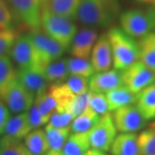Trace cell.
<instances>
[{
    "mask_svg": "<svg viewBox=\"0 0 155 155\" xmlns=\"http://www.w3.org/2000/svg\"><path fill=\"white\" fill-rule=\"evenodd\" d=\"M120 14L119 0H81L76 18L85 25L107 27Z\"/></svg>",
    "mask_w": 155,
    "mask_h": 155,
    "instance_id": "1",
    "label": "cell"
},
{
    "mask_svg": "<svg viewBox=\"0 0 155 155\" xmlns=\"http://www.w3.org/2000/svg\"><path fill=\"white\" fill-rule=\"evenodd\" d=\"M112 53L113 66L116 70L123 71L137 62L140 56L138 42L121 28H112L107 33Z\"/></svg>",
    "mask_w": 155,
    "mask_h": 155,
    "instance_id": "2",
    "label": "cell"
},
{
    "mask_svg": "<svg viewBox=\"0 0 155 155\" xmlns=\"http://www.w3.org/2000/svg\"><path fill=\"white\" fill-rule=\"evenodd\" d=\"M41 26L45 33L57 41L66 49L71 46L77 32V27L72 20L42 7H41Z\"/></svg>",
    "mask_w": 155,
    "mask_h": 155,
    "instance_id": "3",
    "label": "cell"
},
{
    "mask_svg": "<svg viewBox=\"0 0 155 155\" xmlns=\"http://www.w3.org/2000/svg\"><path fill=\"white\" fill-rule=\"evenodd\" d=\"M119 20L121 29L134 39H141L155 28L154 11L153 10H127L120 14Z\"/></svg>",
    "mask_w": 155,
    "mask_h": 155,
    "instance_id": "4",
    "label": "cell"
},
{
    "mask_svg": "<svg viewBox=\"0 0 155 155\" xmlns=\"http://www.w3.org/2000/svg\"><path fill=\"white\" fill-rule=\"evenodd\" d=\"M37 52L40 66L44 68L52 61L61 59L66 48L45 32L33 30L27 35Z\"/></svg>",
    "mask_w": 155,
    "mask_h": 155,
    "instance_id": "5",
    "label": "cell"
},
{
    "mask_svg": "<svg viewBox=\"0 0 155 155\" xmlns=\"http://www.w3.org/2000/svg\"><path fill=\"white\" fill-rule=\"evenodd\" d=\"M0 100L4 102L8 110L12 113L20 114L29 110L35 97L23 87L17 78L3 91L0 95Z\"/></svg>",
    "mask_w": 155,
    "mask_h": 155,
    "instance_id": "6",
    "label": "cell"
},
{
    "mask_svg": "<svg viewBox=\"0 0 155 155\" xmlns=\"http://www.w3.org/2000/svg\"><path fill=\"white\" fill-rule=\"evenodd\" d=\"M116 131L110 113L101 116L99 122L89 131L91 147L104 153L109 151L116 138Z\"/></svg>",
    "mask_w": 155,
    "mask_h": 155,
    "instance_id": "7",
    "label": "cell"
},
{
    "mask_svg": "<svg viewBox=\"0 0 155 155\" xmlns=\"http://www.w3.org/2000/svg\"><path fill=\"white\" fill-rule=\"evenodd\" d=\"M121 73L123 85L135 94L155 82V72L140 61L134 63Z\"/></svg>",
    "mask_w": 155,
    "mask_h": 155,
    "instance_id": "8",
    "label": "cell"
},
{
    "mask_svg": "<svg viewBox=\"0 0 155 155\" xmlns=\"http://www.w3.org/2000/svg\"><path fill=\"white\" fill-rule=\"evenodd\" d=\"M113 121L116 130L121 133H134L142 129L147 124L143 116L135 105H127L114 111Z\"/></svg>",
    "mask_w": 155,
    "mask_h": 155,
    "instance_id": "9",
    "label": "cell"
},
{
    "mask_svg": "<svg viewBox=\"0 0 155 155\" xmlns=\"http://www.w3.org/2000/svg\"><path fill=\"white\" fill-rule=\"evenodd\" d=\"M11 55L19 69H27L40 66L37 52L27 35L18 37L11 48Z\"/></svg>",
    "mask_w": 155,
    "mask_h": 155,
    "instance_id": "10",
    "label": "cell"
},
{
    "mask_svg": "<svg viewBox=\"0 0 155 155\" xmlns=\"http://www.w3.org/2000/svg\"><path fill=\"white\" fill-rule=\"evenodd\" d=\"M14 12L28 28L38 30L41 27L40 0H7Z\"/></svg>",
    "mask_w": 155,
    "mask_h": 155,
    "instance_id": "11",
    "label": "cell"
},
{
    "mask_svg": "<svg viewBox=\"0 0 155 155\" xmlns=\"http://www.w3.org/2000/svg\"><path fill=\"white\" fill-rule=\"evenodd\" d=\"M17 79L34 97L45 91L49 84L45 77L43 70L38 67L19 69Z\"/></svg>",
    "mask_w": 155,
    "mask_h": 155,
    "instance_id": "12",
    "label": "cell"
},
{
    "mask_svg": "<svg viewBox=\"0 0 155 155\" xmlns=\"http://www.w3.org/2000/svg\"><path fill=\"white\" fill-rule=\"evenodd\" d=\"M91 54V64L94 72H106L110 69L113 61L110 45L107 34L102 35L97 40Z\"/></svg>",
    "mask_w": 155,
    "mask_h": 155,
    "instance_id": "13",
    "label": "cell"
},
{
    "mask_svg": "<svg viewBox=\"0 0 155 155\" xmlns=\"http://www.w3.org/2000/svg\"><path fill=\"white\" fill-rule=\"evenodd\" d=\"M121 85H123L122 73L116 69L103 72H96L89 80L90 91L94 93L106 94L111 90Z\"/></svg>",
    "mask_w": 155,
    "mask_h": 155,
    "instance_id": "14",
    "label": "cell"
},
{
    "mask_svg": "<svg viewBox=\"0 0 155 155\" xmlns=\"http://www.w3.org/2000/svg\"><path fill=\"white\" fill-rule=\"evenodd\" d=\"M97 34L93 28H84L76 32L72 41V54L75 58L87 60L97 41Z\"/></svg>",
    "mask_w": 155,
    "mask_h": 155,
    "instance_id": "15",
    "label": "cell"
},
{
    "mask_svg": "<svg viewBox=\"0 0 155 155\" xmlns=\"http://www.w3.org/2000/svg\"><path fill=\"white\" fill-rule=\"evenodd\" d=\"M110 150L112 155H140L137 135L134 133L116 135Z\"/></svg>",
    "mask_w": 155,
    "mask_h": 155,
    "instance_id": "16",
    "label": "cell"
},
{
    "mask_svg": "<svg viewBox=\"0 0 155 155\" xmlns=\"http://www.w3.org/2000/svg\"><path fill=\"white\" fill-rule=\"evenodd\" d=\"M41 7L51 12L67 17L70 20L76 18L81 0H40Z\"/></svg>",
    "mask_w": 155,
    "mask_h": 155,
    "instance_id": "17",
    "label": "cell"
},
{
    "mask_svg": "<svg viewBox=\"0 0 155 155\" xmlns=\"http://www.w3.org/2000/svg\"><path fill=\"white\" fill-rule=\"evenodd\" d=\"M105 96L110 111H115L124 106L131 105L135 104L137 99V94L132 92L125 85H121L111 90L110 91L106 93Z\"/></svg>",
    "mask_w": 155,
    "mask_h": 155,
    "instance_id": "18",
    "label": "cell"
},
{
    "mask_svg": "<svg viewBox=\"0 0 155 155\" xmlns=\"http://www.w3.org/2000/svg\"><path fill=\"white\" fill-rule=\"evenodd\" d=\"M31 130L32 128L28 123L27 111H25L10 117L4 129V134L11 138L22 140L25 138Z\"/></svg>",
    "mask_w": 155,
    "mask_h": 155,
    "instance_id": "19",
    "label": "cell"
},
{
    "mask_svg": "<svg viewBox=\"0 0 155 155\" xmlns=\"http://www.w3.org/2000/svg\"><path fill=\"white\" fill-rule=\"evenodd\" d=\"M135 106L146 121L155 119V84L139 92Z\"/></svg>",
    "mask_w": 155,
    "mask_h": 155,
    "instance_id": "20",
    "label": "cell"
},
{
    "mask_svg": "<svg viewBox=\"0 0 155 155\" xmlns=\"http://www.w3.org/2000/svg\"><path fill=\"white\" fill-rule=\"evenodd\" d=\"M90 147L89 132L72 133L67 139L61 153L64 155H84Z\"/></svg>",
    "mask_w": 155,
    "mask_h": 155,
    "instance_id": "21",
    "label": "cell"
},
{
    "mask_svg": "<svg viewBox=\"0 0 155 155\" xmlns=\"http://www.w3.org/2000/svg\"><path fill=\"white\" fill-rule=\"evenodd\" d=\"M138 46L140 61L155 72V32H151L142 37Z\"/></svg>",
    "mask_w": 155,
    "mask_h": 155,
    "instance_id": "22",
    "label": "cell"
},
{
    "mask_svg": "<svg viewBox=\"0 0 155 155\" xmlns=\"http://www.w3.org/2000/svg\"><path fill=\"white\" fill-rule=\"evenodd\" d=\"M24 145L31 155H44L49 151L45 130L36 128L24 138Z\"/></svg>",
    "mask_w": 155,
    "mask_h": 155,
    "instance_id": "23",
    "label": "cell"
},
{
    "mask_svg": "<svg viewBox=\"0 0 155 155\" xmlns=\"http://www.w3.org/2000/svg\"><path fill=\"white\" fill-rule=\"evenodd\" d=\"M71 126L58 128L51 127L47 124L45 127V134L49 151L61 152L67 139L71 134Z\"/></svg>",
    "mask_w": 155,
    "mask_h": 155,
    "instance_id": "24",
    "label": "cell"
},
{
    "mask_svg": "<svg viewBox=\"0 0 155 155\" xmlns=\"http://www.w3.org/2000/svg\"><path fill=\"white\" fill-rule=\"evenodd\" d=\"M43 72L48 83H64L70 76L67 68V60L66 59L52 61L45 67Z\"/></svg>",
    "mask_w": 155,
    "mask_h": 155,
    "instance_id": "25",
    "label": "cell"
},
{
    "mask_svg": "<svg viewBox=\"0 0 155 155\" xmlns=\"http://www.w3.org/2000/svg\"><path fill=\"white\" fill-rule=\"evenodd\" d=\"M101 116L88 107L83 113L73 119L71 123V131L72 133H85L89 132L99 122Z\"/></svg>",
    "mask_w": 155,
    "mask_h": 155,
    "instance_id": "26",
    "label": "cell"
},
{
    "mask_svg": "<svg viewBox=\"0 0 155 155\" xmlns=\"http://www.w3.org/2000/svg\"><path fill=\"white\" fill-rule=\"evenodd\" d=\"M34 104L37 108L41 116H42L46 121H48V122L49 121L52 114L57 109L55 100L54 98L48 87L42 93H41L35 97Z\"/></svg>",
    "mask_w": 155,
    "mask_h": 155,
    "instance_id": "27",
    "label": "cell"
},
{
    "mask_svg": "<svg viewBox=\"0 0 155 155\" xmlns=\"http://www.w3.org/2000/svg\"><path fill=\"white\" fill-rule=\"evenodd\" d=\"M0 155H31L21 140L5 135L0 139Z\"/></svg>",
    "mask_w": 155,
    "mask_h": 155,
    "instance_id": "28",
    "label": "cell"
},
{
    "mask_svg": "<svg viewBox=\"0 0 155 155\" xmlns=\"http://www.w3.org/2000/svg\"><path fill=\"white\" fill-rule=\"evenodd\" d=\"M17 78V72L11 62L10 57H0V95L10 84Z\"/></svg>",
    "mask_w": 155,
    "mask_h": 155,
    "instance_id": "29",
    "label": "cell"
},
{
    "mask_svg": "<svg viewBox=\"0 0 155 155\" xmlns=\"http://www.w3.org/2000/svg\"><path fill=\"white\" fill-rule=\"evenodd\" d=\"M67 68L70 75L80 76L89 78L94 74L91 62L84 59L72 57L67 60Z\"/></svg>",
    "mask_w": 155,
    "mask_h": 155,
    "instance_id": "30",
    "label": "cell"
},
{
    "mask_svg": "<svg viewBox=\"0 0 155 155\" xmlns=\"http://www.w3.org/2000/svg\"><path fill=\"white\" fill-rule=\"evenodd\" d=\"M140 155H155V129L148 128L137 136Z\"/></svg>",
    "mask_w": 155,
    "mask_h": 155,
    "instance_id": "31",
    "label": "cell"
},
{
    "mask_svg": "<svg viewBox=\"0 0 155 155\" xmlns=\"http://www.w3.org/2000/svg\"><path fill=\"white\" fill-rule=\"evenodd\" d=\"M89 107L95 111L98 116H103L110 113L108 101L105 94L102 93H94L91 91L90 99H89Z\"/></svg>",
    "mask_w": 155,
    "mask_h": 155,
    "instance_id": "32",
    "label": "cell"
},
{
    "mask_svg": "<svg viewBox=\"0 0 155 155\" xmlns=\"http://www.w3.org/2000/svg\"><path fill=\"white\" fill-rule=\"evenodd\" d=\"M65 84H67L68 89L72 91V94L75 96L83 94L88 91L89 79L87 78L70 75L67 78Z\"/></svg>",
    "mask_w": 155,
    "mask_h": 155,
    "instance_id": "33",
    "label": "cell"
},
{
    "mask_svg": "<svg viewBox=\"0 0 155 155\" xmlns=\"http://www.w3.org/2000/svg\"><path fill=\"white\" fill-rule=\"evenodd\" d=\"M90 94H91V91H88L83 94L75 96L74 99L72 100V102L68 108V112L72 114L73 118H76L88 108Z\"/></svg>",
    "mask_w": 155,
    "mask_h": 155,
    "instance_id": "34",
    "label": "cell"
},
{
    "mask_svg": "<svg viewBox=\"0 0 155 155\" xmlns=\"http://www.w3.org/2000/svg\"><path fill=\"white\" fill-rule=\"evenodd\" d=\"M73 116L70 112L67 110H55L50 117L49 121L48 122V125L51 127H66L71 126V123L73 121Z\"/></svg>",
    "mask_w": 155,
    "mask_h": 155,
    "instance_id": "35",
    "label": "cell"
},
{
    "mask_svg": "<svg viewBox=\"0 0 155 155\" xmlns=\"http://www.w3.org/2000/svg\"><path fill=\"white\" fill-rule=\"evenodd\" d=\"M17 40V34L13 29L0 30V57L11 51V47Z\"/></svg>",
    "mask_w": 155,
    "mask_h": 155,
    "instance_id": "36",
    "label": "cell"
},
{
    "mask_svg": "<svg viewBox=\"0 0 155 155\" xmlns=\"http://www.w3.org/2000/svg\"><path fill=\"white\" fill-rule=\"evenodd\" d=\"M14 16L5 0H0V30L12 29Z\"/></svg>",
    "mask_w": 155,
    "mask_h": 155,
    "instance_id": "37",
    "label": "cell"
},
{
    "mask_svg": "<svg viewBox=\"0 0 155 155\" xmlns=\"http://www.w3.org/2000/svg\"><path fill=\"white\" fill-rule=\"evenodd\" d=\"M27 115H28V123L32 129L39 128L40 127L45 125L46 123H48V121H46L44 118L41 116V114L39 113L38 110L34 104V103L32 106L29 108V110L27 111Z\"/></svg>",
    "mask_w": 155,
    "mask_h": 155,
    "instance_id": "38",
    "label": "cell"
},
{
    "mask_svg": "<svg viewBox=\"0 0 155 155\" xmlns=\"http://www.w3.org/2000/svg\"><path fill=\"white\" fill-rule=\"evenodd\" d=\"M10 119V112L6 105L0 100V134L4 133L6 123Z\"/></svg>",
    "mask_w": 155,
    "mask_h": 155,
    "instance_id": "39",
    "label": "cell"
},
{
    "mask_svg": "<svg viewBox=\"0 0 155 155\" xmlns=\"http://www.w3.org/2000/svg\"><path fill=\"white\" fill-rule=\"evenodd\" d=\"M84 155H107L105 154L104 152H101V151H98V150L96 149H89L85 153Z\"/></svg>",
    "mask_w": 155,
    "mask_h": 155,
    "instance_id": "40",
    "label": "cell"
},
{
    "mask_svg": "<svg viewBox=\"0 0 155 155\" xmlns=\"http://www.w3.org/2000/svg\"><path fill=\"white\" fill-rule=\"evenodd\" d=\"M136 2L143 4V5H148L155 6V0H135Z\"/></svg>",
    "mask_w": 155,
    "mask_h": 155,
    "instance_id": "41",
    "label": "cell"
},
{
    "mask_svg": "<svg viewBox=\"0 0 155 155\" xmlns=\"http://www.w3.org/2000/svg\"><path fill=\"white\" fill-rule=\"evenodd\" d=\"M44 155H64L61 152L58 151H48V153H46Z\"/></svg>",
    "mask_w": 155,
    "mask_h": 155,
    "instance_id": "42",
    "label": "cell"
},
{
    "mask_svg": "<svg viewBox=\"0 0 155 155\" xmlns=\"http://www.w3.org/2000/svg\"><path fill=\"white\" fill-rule=\"evenodd\" d=\"M149 127H151V128H154L155 129V120L153 121V122H152L151 123H150Z\"/></svg>",
    "mask_w": 155,
    "mask_h": 155,
    "instance_id": "43",
    "label": "cell"
},
{
    "mask_svg": "<svg viewBox=\"0 0 155 155\" xmlns=\"http://www.w3.org/2000/svg\"><path fill=\"white\" fill-rule=\"evenodd\" d=\"M154 17H155V10H154Z\"/></svg>",
    "mask_w": 155,
    "mask_h": 155,
    "instance_id": "44",
    "label": "cell"
}]
</instances>
